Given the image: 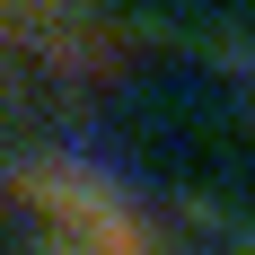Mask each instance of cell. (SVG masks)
I'll return each mask as SVG.
<instances>
[{
	"label": "cell",
	"instance_id": "6da1fadb",
	"mask_svg": "<svg viewBox=\"0 0 255 255\" xmlns=\"http://www.w3.org/2000/svg\"><path fill=\"white\" fill-rule=\"evenodd\" d=\"M18 211L35 229V255H167L115 176L79 158H26L18 167Z\"/></svg>",
	"mask_w": 255,
	"mask_h": 255
},
{
	"label": "cell",
	"instance_id": "7a4b0ae2",
	"mask_svg": "<svg viewBox=\"0 0 255 255\" xmlns=\"http://www.w3.org/2000/svg\"><path fill=\"white\" fill-rule=\"evenodd\" d=\"M211 255H255V238H220V247H211Z\"/></svg>",
	"mask_w": 255,
	"mask_h": 255
}]
</instances>
